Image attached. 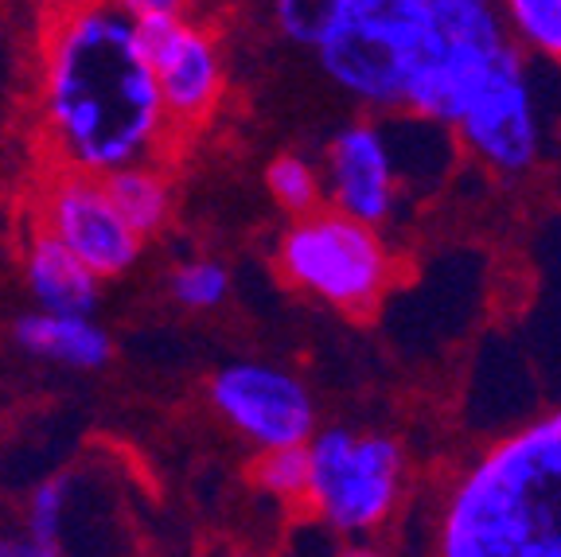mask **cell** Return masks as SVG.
I'll return each mask as SVG.
<instances>
[{
  "instance_id": "cell-2",
  "label": "cell",
  "mask_w": 561,
  "mask_h": 557,
  "mask_svg": "<svg viewBox=\"0 0 561 557\" xmlns=\"http://www.w3.org/2000/svg\"><path fill=\"white\" fill-rule=\"evenodd\" d=\"M430 538L445 557H561V410L456 471L433 507Z\"/></svg>"
},
{
  "instance_id": "cell-7",
  "label": "cell",
  "mask_w": 561,
  "mask_h": 557,
  "mask_svg": "<svg viewBox=\"0 0 561 557\" xmlns=\"http://www.w3.org/2000/svg\"><path fill=\"white\" fill-rule=\"evenodd\" d=\"M133 32L157 79V94L172 129H192L215 114L227 87L219 39L180 12H140Z\"/></svg>"
},
{
  "instance_id": "cell-16",
  "label": "cell",
  "mask_w": 561,
  "mask_h": 557,
  "mask_svg": "<svg viewBox=\"0 0 561 557\" xmlns=\"http://www.w3.org/2000/svg\"><path fill=\"white\" fill-rule=\"evenodd\" d=\"M500 12L523 52L561 67V0H500Z\"/></svg>"
},
{
  "instance_id": "cell-21",
  "label": "cell",
  "mask_w": 561,
  "mask_h": 557,
  "mask_svg": "<svg viewBox=\"0 0 561 557\" xmlns=\"http://www.w3.org/2000/svg\"><path fill=\"white\" fill-rule=\"evenodd\" d=\"M117 9L140 16V12H184L187 0H114Z\"/></svg>"
},
{
  "instance_id": "cell-9",
  "label": "cell",
  "mask_w": 561,
  "mask_h": 557,
  "mask_svg": "<svg viewBox=\"0 0 561 557\" xmlns=\"http://www.w3.org/2000/svg\"><path fill=\"white\" fill-rule=\"evenodd\" d=\"M210 406L257 453L305 444L320 418L308 386L293 371L273 363H230L215 371Z\"/></svg>"
},
{
  "instance_id": "cell-15",
  "label": "cell",
  "mask_w": 561,
  "mask_h": 557,
  "mask_svg": "<svg viewBox=\"0 0 561 557\" xmlns=\"http://www.w3.org/2000/svg\"><path fill=\"white\" fill-rule=\"evenodd\" d=\"M67 511H70V479L51 476L35 484L24 503V534L20 554L24 557H55L67 549Z\"/></svg>"
},
{
  "instance_id": "cell-18",
  "label": "cell",
  "mask_w": 561,
  "mask_h": 557,
  "mask_svg": "<svg viewBox=\"0 0 561 557\" xmlns=\"http://www.w3.org/2000/svg\"><path fill=\"white\" fill-rule=\"evenodd\" d=\"M273 20L285 39L316 52L343 27L347 0H273Z\"/></svg>"
},
{
  "instance_id": "cell-4",
  "label": "cell",
  "mask_w": 561,
  "mask_h": 557,
  "mask_svg": "<svg viewBox=\"0 0 561 557\" xmlns=\"http://www.w3.org/2000/svg\"><path fill=\"white\" fill-rule=\"evenodd\" d=\"M277 273L297 293L351 320H367L394 288L402 258L378 227L335 207H316L285 227L277 242Z\"/></svg>"
},
{
  "instance_id": "cell-5",
  "label": "cell",
  "mask_w": 561,
  "mask_h": 557,
  "mask_svg": "<svg viewBox=\"0 0 561 557\" xmlns=\"http://www.w3.org/2000/svg\"><path fill=\"white\" fill-rule=\"evenodd\" d=\"M405 484V453L390 433L332 425L308 436L305 507L340 538H375L402 507Z\"/></svg>"
},
{
  "instance_id": "cell-19",
  "label": "cell",
  "mask_w": 561,
  "mask_h": 557,
  "mask_svg": "<svg viewBox=\"0 0 561 557\" xmlns=\"http://www.w3.org/2000/svg\"><path fill=\"white\" fill-rule=\"evenodd\" d=\"M254 484L265 496L280 499V503L305 507L308 496V441L305 444H285V448H262L250 468Z\"/></svg>"
},
{
  "instance_id": "cell-20",
  "label": "cell",
  "mask_w": 561,
  "mask_h": 557,
  "mask_svg": "<svg viewBox=\"0 0 561 557\" xmlns=\"http://www.w3.org/2000/svg\"><path fill=\"white\" fill-rule=\"evenodd\" d=\"M230 293V273L219 262H184L172 273V296L192 312H207V308H219Z\"/></svg>"
},
{
  "instance_id": "cell-22",
  "label": "cell",
  "mask_w": 561,
  "mask_h": 557,
  "mask_svg": "<svg viewBox=\"0 0 561 557\" xmlns=\"http://www.w3.org/2000/svg\"><path fill=\"white\" fill-rule=\"evenodd\" d=\"M0 557H24L20 554V538H9V534L0 531Z\"/></svg>"
},
{
  "instance_id": "cell-14",
  "label": "cell",
  "mask_w": 561,
  "mask_h": 557,
  "mask_svg": "<svg viewBox=\"0 0 561 557\" xmlns=\"http://www.w3.org/2000/svg\"><path fill=\"white\" fill-rule=\"evenodd\" d=\"M102 180H105L110 200L117 203L125 223H129L140 238L157 235L168 223V215H172V187H168L164 172H160L152 160L114 168V172H105Z\"/></svg>"
},
{
  "instance_id": "cell-6",
  "label": "cell",
  "mask_w": 561,
  "mask_h": 557,
  "mask_svg": "<svg viewBox=\"0 0 561 557\" xmlns=\"http://www.w3.org/2000/svg\"><path fill=\"white\" fill-rule=\"evenodd\" d=\"M328 79L367 110H402L413 70V20L405 0H347V20L316 47Z\"/></svg>"
},
{
  "instance_id": "cell-10",
  "label": "cell",
  "mask_w": 561,
  "mask_h": 557,
  "mask_svg": "<svg viewBox=\"0 0 561 557\" xmlns=\"http://www.w3.org/2000/svg\"><path fill=\"white\" fill-rule=\"evenodd\" d=\"M453 129L456 140L503 180L535 172L542 157V122H538L535 87H530L526 67L500 75Z\"/></svg>"
},
{
  "instance_id": "cell-11",
  "label": "cell",
  "mask_w": 561,
  "mask_h": 557,
  "mask_svg": "<svg viewBox=\"0 0 561 557\" xmlns=\"http://www.w3.org/2000/svg\"><path fill=\"white\" fill-rule=\"evenodd\" d=\"M324 203L343 215L390 227L402 207V172H398L390 133L378 122H351L328 145L324 157Z\"/></svg>"
},
{
  "instance_id": "cell-1",
  "label": "cell",
  "mask_w": 561,
  "mask_h": 557,
  "mask_svg": "<svg viewBox=\"0 0 561 557\" xmlns=\"http://www.w3.org/2000/svg\"><path fill=\"white\" fill-rule=\"evenodd\" d=\"M35 105L55 168L105 175L157 160L172 133L133 16L114 0H70L47 20Z\"/></svg>"
},
{
  "instance_id": "cell-17",
  "label": "cell",
  "mask_w": 561,
  "mask_h": 557,
  "mask_svg": "<svg viewBox=\"0 0 561 557\" xmlns=\"http://www.w3.org/2000/svg\"><path fill=\"white\" fill-rule=\"evenodd\" d=\"M265 187H270L273 203L285 215H308V211L324 207V175L316 172V164L300 152H280L265 168Z\"/></svg>"
},
{
  "instance_id": "cell-8",
  "label": "cell",
  "mask_w": 561,
  "mask_h": 557,
  "mask_svg": "<svg viewBox=\"0 0 561 557\" xmlns=\"http://www.w3.org/2000/svg\"><path fill=\"white\" fill-rule=\"evenodd\" d=\"M39 230L59 238L98 277H122L137 265L145 238L125 223L105 180L79 168H55L39 192Z\"/></svg>"
},
{
  "instance_id": "cell-13",
  "label": "cell",
  "mask_w": 561,
  "mask_h": 557,
  "mask_svg": "<svg viewBox=\"0 0 561 557\" xmlns=\"http://www.w3.org/2000/svg\"><path fill=\"white\" fill-rule=\"evenodd\" d=\"M12 336L32 359H44V363L55 366H75V371H98L114 355V343H110L102 323L90 320V312L35 308V312L20 316Z\"/></svg>"
},
{
  "instance_id": "cell-12",
  "label": "cell",
  "mask_w": 561,
  "mask_h": 557,
  "mask_svg": "<svg viewBox=\"0 0 561 557\" xmlns=\"http://www.w3.org/2000/svg\"><path fill=\"white\" fill-rule=\"evenodd\" d=\"M24 281L35 308L47 312H94L98 305V277L90 265H82L59 238L35 227L24 250Z\"/></svg>"
},
{
  "instance_id": "cell-3",
  "label": "cell",
  "mask_w": 561,
  "mask_h": 557,
  "mask_svg": "<svg viewBox=\"0 0 561 557\" xmlns=\"http://www.w3.org/2000/svg\"><path fill=\"white\" fill-rule=\"evenodd\" d=\"M405 12L413 20L405 114L453 129L500 75L526 67L500 0H405Z\"/></svg>"
}]
</instances>
